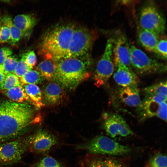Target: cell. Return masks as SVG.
<instances>
[{
  "mask_svg": "<svg viewBox=\"0 0 167 167\" xmlns=\"http://www.w3.org/2000/svg\"><path fill=\"white\" fill-rule=\"evenodd\" d=\"M40 120L36 109L29 104L9 100L0 102V143L22 136Z\"/></svg>",
  "mask_w": 167,
  "mask_h": 167,
  "instance_id": "1",
  "label": "cell"
},
{
  "mask_svg": "<svg viewBox=\"0 0 167 167\" xmlns=\"http://www.w3.org/2000/svg\"><path fill=\"white\" fill-rule=\"evenodd\" d=\"M75 25L71 23L56 25L44 35L38 53L45 59L55 62L64 58L68 52Z\"/></svg>",
  "mask_w": 167,
  "mask_h": 167,
  "instance_id": "2",
  "label": "cell"
},
{
  "mask_svg": "<svg viewBox=\"0 0 167 167\" xmlns=\"http://www.w3.org/2000/svg\"><path fill=\"white\" fill-rule=\"evenodd\" d=\"M56 62L54 81L65 89H75L90 76L92 61L89 53L80 56L63 58Z\"/></svg>",
  "mask_w": 167,
  "mask_h": 167,
  "instance_id": "3",
  "label": "cell"
},
{
  "mask_svg": "<svg viewBox=\"0 0 167 167\" xmlns=\"http://www.w3.org/2000/svg\"><path fill=\"white\" fill-rule=\"evenodd\" d=\"M76 147V148L87 151L89 154L104 156H123L131 151L129 147L104 135L96 136Z\"/></svg>",
  "mask_w": 167,
  "mask_h": 167,
  "instance_id": "4",
  "label": "cell"
},
{
  "mask_svg": "<svg viewBox=\"0 0 167 167\" xmlns=\"http://www.w3.org/2000/svg\"><path fill=\"white\" fill-rule=\"evenodd\" d=\"M33 134L0 143V166L10 165L19 161L30 148Z\"/></svg>",
  "mask_w": 167,
  "mask_h": 167,
  "instance_id": "5",
  "label": "cell"
},
{
  "mask_svg": "<svg viewBox=\"0 0 167 167\" xmlns=\"http://www.w3.org/2000/svg\"><path fill=\"white\" fill-rule=\"evenodd\" d=\"M131 68L136 74L146 75L162 74L166 71V65L149 57L143 51L135 46H130Z\"/></svg>",
  "mask_w": 167,
  "mask_h": 167,
  "instance_id": "6",
  "label": "cell"
},
{
  "mask_svg": "<svg viewBox=\"0 0 167 167\" xmlns=\"http://www.w3.org/2000/svg\"><path fill=\"white\" fill-rule=\"evenodd\" d=\"M95 38L94 34L90 30L75 26L67 53L64 58L80 56L89 53Z\"/></svg>",
  "mask_w": 167,
  "mask_h": 167,
  "instance_id": "7",
  "label": "cell"
},
{
  "mask_svg": "<svg viewBox=\"0 0 167 167\" xmlns=\"http://www.w3.org/2000/svg\"><path fill=\"white\" fill-rule=\"evenodd\" d=\"M167 99L156 96H145L137 107L140 121L153 117L167 121Z\"/></svg>",
  "mask_w": 167,
  "mask_h": 167,
  "instance_id": "8",
  "label": "cell"
},
{
  "mask_svg": "<svg viewBox=\"0 0 167 167\" xmlns=\"http://www.w3.org/2000/svg\"><path fill=\"white\" fill-rule=\"evenodd\" d=\"M139 22L141 28L160 36L166 29L165 18L159 9L152 4L144 6L141 9Z\"/></svg>",
  "mask_w": 167,
  "mask_h": 167,
  "instance_id": "9",
  "label": "cell"
},
{
  "mask_svg": "<svg viewBox=\"0 0 167 167\" xmlns=\"http://www.w3.org/2000/svg\"><path fill=\"white\" fill-rule=\"evenodd\" d=\"M114 39L111 38L107 40L104 53L97 63L93 76L94 84L97 87L105 84L114 72Z\"/></svg>",
  "mask_w": 167,
  "mask_h": 167,
  "instance_id": "10",
  "label": "cell"
},
{
  "mask_svg": "<svg viewBox=\"0 0 167 167\" xmlns=\"http://www.w3.org/2000/svg\"><path fill=\"white\" fill-rule=\"evenodd\" d=\"M103 129L111 137H126L133 133L124 118L115 113H105L102 123Z\"/></svg>",
  "mask_w": 167,
  "mask_h": 167,
  "instance_id": "11",
  "label": "cell"
},
{
  "mask_svg": "<svg viewBox=\"0 0 167 167\" xmlns=\"http://www.w3.org/2000/svg\"><path fill=\"white\" fill-rule=\"evenodd\" d=\"M58 143L56 136L46 130L40 129L33 134L29 148L33 152L43 153L51 150Z\"/></svg>",
  "mask_w": 167,
  "mask_h": 167,
  "instance_id": "12",
  "label": "cell"
},
{
  "mask_svg": "<svg viewBox=\"0 0 167 167\" xmlns=\"http://www.w3.org/2000/svg\"><path fill=\"white\" fill-rule=\"evenodd\" d=\"M80 164L81 167H128L119 159L89 153L82 159Z\"/></svg>",
  "mask_w": 167,
  "mask_h": 167,
  "instance_id": "13",
  "label": "cell"
},
{
  "mask_svg": "<svg viewBox=\"0 0 167 167\" xmlns=\"http://www.w3.org/2000/svg\"><path fill=\"white\" fill-rule=\"evenodd\" d=\"M114 65L120 63L131 68L130 45L123 35L114 39L113 49Z\"/></svg>",
  "mask_w": 167,
  "mask_h": 167,
  "instance_id": "14",
  "label": "cell"
},
{
  "mask_svg": "<svg viewBox=\"0 0 167 167\" xmlns=\"http://www.w3.org/2000/svg\"><path fill=\"white\" fill-rule=\"evenodd\" d=\"M64 89L57 82L49 81L45 85L43 89L42 94L43 103L51 106L60 104L65 97Z\"/></svg>",
  "mask_w": 167,
  "mask_h": 167,
  "instance_id": "15",
  "label": "cell"
},
{
  "mask_svg": "<svg viewBox=\"0 0 167 167\" xmlns=\"http://www.w3.org/2000/svg\"><path fill=\"white\" fill-rule=\"evenodd\" d=\"M114 66L116 69L113 73V78L118 85L121 87L138 86L139 79L131 68L120 63Z\"/></svg>",
  "mask_w": 167,
  "mask_h": 167,
  "instance_id": "16",
  "label": "cell"
},
{
  "mask_svg": "<svg viewBox=\"0 0 167 167\" xmlns=\"http://www.w3.org/2000/svg\"><path fill=\"white\" fill-rule=\"evenodd\" d=\"M118 94L120 101L128 106L137 107L141 103L138 86L121 87Z\"/></svg>",
  "mask_w": 167,
  "mask_h": 167,
  "instance_id": "17",
  "label": "cell"
},
{
  "mask_svg": "<svg viewBox=\"0 0 167 167\" xmlns=\"http://www.w3.org/2000/svg\"><path fill=\"white\" fill-rule=\"evenodd\" d=\"M159 37V36L152 32L139 28L138 40L142 46L148 51L154 52Z\"/></svg>",
  "mask_w": 167,
  "mask_h": 167,
  "instance_id": "18",
  "label": "cell"
},
{
  "mask_svg": "<svg viewBox=\"0 0 167 167\" xmlns=\"http://www.w3.org/2000/svg\"><path fill=\"white\" fill-rule=\"evenodd\" d=\"M13 23L22 32L23 36L31 31L37 23L36 18L27 14L18 15L12 19Z\"/></svg>",
  "mask_w": 167,
  "mask_h": 167,
  "instance_id": "19",
  "label": "cell"
},
{
  "mask_svg": "<svg viewBox=\"0 0 167 167\" xmlns=\"http://www.w3.org/2000/svg\"><path fill=\"white\" fill-rule=\"evenodd\" d=\"M56 70V62L47 59L41 61L36 67V71L49 81H54Z\"/></svg>",
  "mask_w": 167,
  "mask_h": 167,
  "instance_id": "20",
  "label": "cell"
},
{
  "mask_svg": "<svg viewBox=\"0 0 167 167\" xmlns=\"http://www.w3.org/2000/svg\"><path fill=\"white\" fill-rule=\"evenodd\" d=\"M23 87L31 102L35 107L40 108L44 105L42 92L37 85L34 84H25L23 85Z\"/></svg>",
  "mask_w": 167,
  "mask_h": 167,
  "instance_id": "21",
  "label": "cell"
},
{
  "mask_svg": "<svg viewBox=\"0 0 167 167\" xmlns=\"http://www.w3.org/2000/svg\"><path fill=\"white\" fill-rule=\"evenodd\" d=\"M1 91L9 98L15 102L21 103L29 99L24 87L21 85Z\"/></svg>",
  "mask_w": 167,
  "mask_h": 167,
  "instance_id": "22",
  "label": "cell"
},
{
  "mask_svg": "<svg viewBox=\"0 0 167 167\" xmlns=\"http://www.w3.org/2000/svg\"><path fill=\"white\" fill-rule=\"evenodd\" d=\"M167 81L164 80L145 88L143 92L145 96H156L167 99Z\"/></svg>",
  "mask_w": 167,
  "mask_h": 167,
  "instance_id": "23",
  "label": "cell"
},
{
  "mask_svg": "<svg viewBox=\"0 0 167 167\" xmlns=\"http://www.w3.org/2000/svg\"><path fill=\"white\" fill-rule=\"evenodd\" d=\"M3 25L7 26L9 29L11 35V41L13 44L19 42L23 36L22 32L13 23L11 17L9 16H5L2 20Z\"/></svg>",
  "mask_w": 167,
  "mask_h": 167,
  "instance_id": "24",
  "label": "cell"
},
{
  "mask_svg": "<svg viewBox=\"0 0 167 167\" xmlns=\"http://www.w3.org/2000/svg\"><path fill=\"white\" fill-rule=\"evenodd\" d=\"M20 79V84L24 85L40 84L45 79L36 70H31L26 73Z\"/></svg>",
  "mask_w": 167,
  "mask_h": 167,
  "instance_id": "25",
  "label": "cell"
},
{
  "mask_svg": "<svg viewBox=\"0 0 167 167\" xmlns=\"http://www.w3.org/2000/svg\"><path fill=\"white\" fill-rule=\"evenodd\" d=\"M20 85L19 78L14 73H9L5 75L3 82L0 84V90H7Z\"/></svg>",
  "mask_w": 167,
  "mask_h": 167,
  "instance_id": "26",
  "label": "cell"
},
{
  "mask_svg": "<svg viewBox=\"0 0 167 167\" xmlns=\"http://www.w3.org/2000/svg\"><path fill=\"white\" fill-rule=\"evenodd\" d=\"M166 155L157 153L152 156L148 161L146 167H167Z\"/></svg>",
  "mask_w": 167,
  "mask_h": 167,
  "instance_id": "27",
  "label": "cell"
},
{
  "mask_svg": "<svg viewBox=\"0 0 167 167\" xmlns=\"http://www.w3.org/2000/svg\"><path fill=\"white\" fill-rule=\"evenodd\" d=\"M18 61L15 56H10L0 65V71L5 75L9 73H13Z\"/></svg>",
  "mask_w": 167,
  "mask_h": 167,
  "instance_id": "28",
  "label": "cell"
},
{
  "mask_svg": "<svg viewBox=\"0 0 167 167\" xmlns=\"http://www.w3.org/2000/svg\"><path fill=\"white\" fill-rule=\"evenodd\" d=\"M35 167H63L55 158L47 156L43 157L36 163Z\"/></svg>",
  "mask_w": 167,
  "mask_h": 167,
  "instance_id": "29",
  "label": "cell"
},
{
  "mask_svg": "<svg viewBox=\"0 0 167 167\" xmlns=\"http://www.w3.org/2000/svg\"><path fill=\"white\" fill-rule=\"evenodd\" d=\"M167 45L166 36L160 39L153 52L165 60L167 59Z\"/></svg>",
  "mask_w": 167,
  "mask_h": 167,
  "instance_id": "30",
  "label": "cell"
},
{
  "mask_svg": "<svg viewBox=\"0 0 167 167\" xmlns=\"http://www.w3.org/2000/svg\"><path fill=\"white\" fill-rule=\"evenodd\" d=\"M32 69L21 58L18 61L13 73L20 79L26 73Z\"/></svg>",
  "mask_w": 167,
  "mask_h": 167,
  "instance_id": "31",
  "label": "cell"
},
{
  "mask_svg": "<svg viewBox=\"0 0 167 167\" xmlns=\"http://www.w3.org/2000/svg\"><path fill=\"white\" fill-rule=\"evenodd\" d=\"M26 63L32 69L35 66L36 57L34 51L32 50L23 55L22 57Z\"/></svg>",
  "mask_w": 167,
  "mask_h": 167,
  "instance_id": "32",
  "label": "cell"
},
{
  "mask_svg": "<svg viewBox=\"0 0 167 167\" xmlns=\"http://www.w3.org/2000/svg\"><path fill=\"white\" fill-rule=\"evenodd\" d=\"M11 37L9 28L2 25L0 26V43H3L11 41Z\"/></svg>",
  "mask_w": 167,
  "mask_h": 167,
  "instance_id": "33",
  "label": "cell"
},
{
  "mask_svg": "<svg viewBox=\"0 0 167 167\" xmlns=\"http://www.w3.org/2000/svg\"><path fill=\"white\" fill-rule=\"evenodd\" d=\"M12 50L7 47L0 48V65L2 64L6 59L12 55Z\"/></svg>",
  "mask_w": 167,
  "mask_h": 167,
  "instance_id": "34",
  "label": "cell"
},
{
  "mask_svg": "<svg viewBox=\"0 0 167 167\" xmlns=\"http://www.w3.org/2000/svg\"><path fill=\"white\" fill-rule=\"evenodd\" d=\"M5 76V75L4 74L0 71V84L3 82Z\"/></svg>",
  "mask_w": 167,
  "mask_h": 167,
  "instance_id": "35",
  "label": "cell"
}]
</instances>
